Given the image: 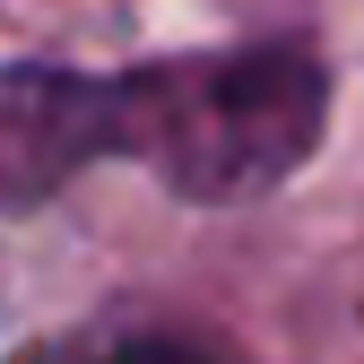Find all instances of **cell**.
I'll return each instance as SVG.
<instances>
[{"label": "cell", "mask_w": 364, "mask_h": 364, "mask_svg": "<svg viewBox=\"0 0 364 364\" xmlns=\"http://www.w3.org/2000/svg\"><path fill=\"white\" fill-rule=\"evenodd\" d=\"M330 61L304 35L113 70V165H148L191 208H252L321 156Z\"/></svg>", "instance_id": "1"}, {"label": "cell", "mask_w": 364, "mask_h": 364, "mask_svg": "<svg viewBox=\"0 0 364 364\" xmlns=\"http://www.w3.org/2000/svg\"><path fill=\"white\" fill-rule=\"evenodd\" d=\"M18 364H235V355L182 321H78L61 338H35Z\"/></svg>", "instance_id": "2"}]
</instances>
